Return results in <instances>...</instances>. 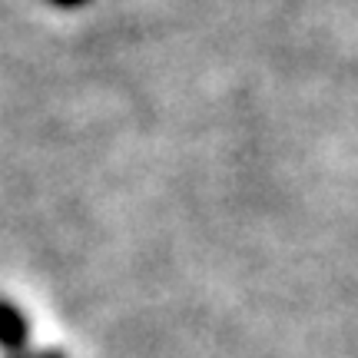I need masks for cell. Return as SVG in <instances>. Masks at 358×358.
I'll use <instances>...</instances> for the list:
<instances>
[{
    "label": "cell",
    "mask_w": 358,
    "mask_h": 358,
    "mask_svg": "<svg viewBox=\"0 0 358 358\" xmlns=\"http://www.w3.org/2000/svg\"><path fill=\"white\" fill-rule=\"evenodd\" d=\"M27 338H30V322L20 308L0 299V348L7 352H24Z\"/></svg>",
    "instance_id": "cell-1"
},
{
    "label": "cell",
    "mask_w": 358,
    "mask_h": 358,
    "mask_svg": "<svg viewBox=\"0 0 358 358\" xmlns=\"http://www.w3.org/2000/svg\"><path fill=\"white\" fill-rule=\"evenodd\" d=\"M13 358H66V355L57 352V348H47V352H13Z\"/></svg>",
    "instance_id": "cell-2"
},
{
    "label": "cell",
    "mask_w": 358,
    "mask_h": 358,
    "mask_svg": "<svg viewBox=\"0 0 358 358\" xmlns=\"http://www.w3.org/2000/svg\"><path fill=\"white\" fill-rule=\"evenodd\" d=\"M53 7H60V10H77V7H87L90 0H50Z\"/></svg>",
    "instance_id": "cell-3"
}]
</instances>
